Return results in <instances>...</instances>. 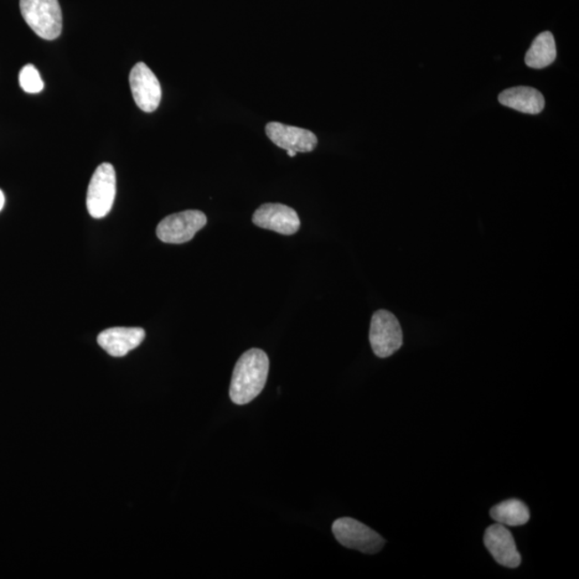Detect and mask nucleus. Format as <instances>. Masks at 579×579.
I'll use <instances>...</instances> for the list:
<instances>
[{
	"instance_id": "f257e3e1",
	"label": "nucleus",
	"mask_w": 579,
	"mask_h": 579,
	"mask_svg": "<svg viewBox=\"0 0 579 579\" xmlns=\"http://www.w3.org/2000/svg\"><path fill=\"white\" fill-rule=\"evenodd\" d=\"M270 360L265 351L250 349L241 356L234 367L230 398L236 405H247L261 394L266 385Z\"/></svg>"
},
{
	"instance_id": "f03ea898",
	"label": "nucleus",
	"mask_w": 579,
	"mask_h": 579,
	"mask_svg": "<svg viewBox=\"0 0 579 579\" xmlns=\"http://www.w3.org/2000/svg\"><path fill=\"white\" fill-rule=\"evenodd\" d=\"M25 22L36 35L45 40L59 37L63 30V14L59 0H20Z\"/></svg>"
},
{
	"instance_id": "7ed1b4c3",
	"label": "nucleus",
	"mask_w": 579,
	"mask_h": 579,
	"mask_svg": "<svg viewBox=\"0 0 579 579\" xmlns=\"http://www.w3.org/2000/svg\"><path fill=\"white\" fill-rule=\"evenodd\" d=\"M333 534L341 545L364 554L374 555L385 545V540L361 521L344 517L335 521Z\"/></svg>"
},
{
	"instance_id": "20e7f679",
	"label": "nucleus",
	"mask_w": 579,
	"mask_h": 579,
	"mask_svg": "<svg viewBox=\"0 0 579 579\" xmlns=\"http://www.w3.org/2000/svg\"><path fill=\"white\" fill-rule=\"evenodd\" d=\"M116 195V173L111 163H102L92 175L86 205L91 217L101 219L110 213Z\"/></svg>"
},
{
	"instance_id": "39448f33",
	"label": "nucleus",
	"mask_w": 579,
	"mask_h": 579,
	"mask_svg": "<svg viewBox=\"0 0 579 579\" xmlns=\"http://www.w3.org/2000/svg\"><path fill=\"white\" fill-rule=\"evenodd\" d=\"M369 340L372 351L380 359L389 358L402 345V330L394 314L378 310L372 315Z\"/></svg>"
},
{
	"instance_id": "423d86ee",
	"label": "nucleus",
	"mask_w": 579,
	"mask_h": 579,
	"mask_svg": "<svg viewBox=\"0 0 579 579\" xmlns=\"http://www.w3.org/2000/svg\"><path fill=\"white\" fill-rule=\"evenodd\" d=\"M208 224V218L200 210H184L165 217L157 226L158 239L167 244H184Z\"/></svg>"
},
{
	"instance_id": "0eeeda50",
	"label": "nucleus",
	"mask_w": 579,
	"mask_h": 579,
	"mask_svg": "<svg viewBox=\"0 0 579 579\" xmlns=\"http://www.w3.org/2000/svg\"><path fill=\"white\" fill-rule=\"evenodd\" d=\"M129 83L137 106L147 113L156 111L162 101L163 91L154 72L144 63H138L129 75Z\"/></svg>"
},
{
	"instance_id": "6e6552de",
	"label": "nucleus",
	"mask_w": 579,
	"mask_h": 579,
	"mask_svg": "<svg viewBox=\"0 0 579 579\" xmlns=\"http://www.w3.org/2000/svg\"><path fill=\"white\" fill-rule=\"evenodd\" d=\"M252 222L262 229L277 232L282 235L296 234L301 226L297 211L279 203L261 205L253 214Z\"/></svg>"
},
{
	"instance_id": "1a4fd4ad",
	"label": "nucleus",
	"mask_w": 579,
	"mask_h": 579,
	"mask_svg": "<svg viewBox=\"0 0 579 579\" xmlns=\"http://www.w3.org/2000/svg\"><path fill=\"white\" fill-rule=\"evenodd\" d=\"M266 132L274 144L286 151L310 153L318 145V138L313 132L282 123H268Z\"/></svg>"
},
{
	"instance_id": "9d476101",
	"label": "nucleus",
	"mask_w": 579,
	"mask_h": 579,
	"mask_svg": "<svg viewBox=\"0 0 579 579\" xmlns=\"http://www.w3.org/2000/svg\"><path fill=\"white\" fill-rule=\"evenodd\" d=\"M484 543L494 559L499 565L510 568L519 567L521 556L517 551L515 540L506 526L495 524L486 529Z\"/></svg>"
},
{
	"instance_id": "9b49d317",
	"label": "nucleus",
	"mask_w": 579,
	"mask_h": 579,
	"mask_svg": "<svg viewBox=\"0 0 579 579\" xmlns=\"http://www.w3.org/2000/svg\"><path fill=\"white\" fill-rule=\"evenodd\" d=\"M145 330L141 328H113L98 336V344L114 358H123L143 343Z\"/></svg>"
},
{
	"instance_id": "f8f14e48",
	"label": "nucleus",
	"mask_w": 579,
	"mask_h": 579,
	"mask_svg": "<svg viewBox=\"0 0 579 579\" xmlns=\"http://www.w3.org/2000/svg\"><path fill=\"white\" fill-rule=\"evenodd\" d=\"M501 105L521 113L536 115L544 110L545 99L539 91L520 86L505 90L499 96Z\"/></svg>"
},
{
	"instance_id": "ddd939ff",
	"label": "nucleus",
	"mask_w": 579,
	"mask_h": 579,
	"mask_svg": "<svg viewBox=\"0 0 579 579\" xmlns=\"http://www.w3.org/2000/svg\"><path fill=\"white\" fill-rule=\"evenodd\" d=\"M557 49L554 36L544 32L537 36L526 54V65L534 69H543L554 63Z\"/></svg>"
},
{
	"instance_id": "4468645a",
	"label": "nucleus",
	"mask_w": 579,
	"mask_h": 579,
	"mask_svg": "<svg viewBox=\"0 0 579 579\" xmlns=\"http://www.w3.org/2000/svg\"><path fill=\"white\" fill-rule=\"evenodd\" d=\"M491 519L504 526H523L530 520V512L523 501L510 499L490 510Z\"/></svg>"
},
{
	"instance_id": "2eb2a0df",
	"label": "nucleus",
	"mask_w": 579,
	"mask_h": 579,
	"mask_svg": "<svg viewBox=\"0 0 579 579\" xmlns=\"http://www.w3.org/2000/svg\"><path fill=\"white\" fill-rule=\"evenodd\" d=\"M20 85L28 94H38L44 90V83L35 66L28 64L24 66L20 72Z\"/></svg>"
},
{
	"instance_id": "dca6fc26",
	"label": "nucleus",
	"mask_w": 579,
	"mask_h": 579,
	"mask_svg": "<svg viewBox=\"0 0 579 579\" xmlns=\"http://www.w3.org/2000/svg\"><path fill=\"white\" fill-rule=\"evenodd\" d=\"M4 194L2 190H0V211L4 209Z\"/></svg>"
},
{
	"instance_id": "f3484780",
	"label": "nucleus",
	"mask_w": 579,
	"mask_h": 579,
	"mask_svg": "<svg viewBox=\"0 0 579 579\" xmlns=\"http://www.w3.org/2000/svg\"><path fill=\"white\" fill-rule=\"evenodd\" d=\"M287 154L290 157H296L297 153L294 151H287Z\"/></svg>"
}]
</instances>
